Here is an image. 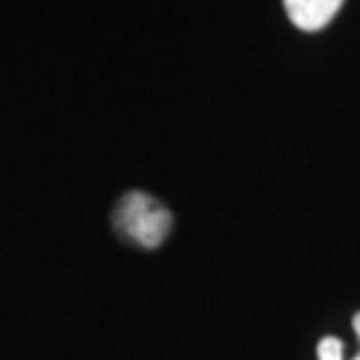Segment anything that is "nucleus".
<instances>
[{
    "label": "nucleus",
    "instance_id": "f257e3e1",
    "mask_svg": "<svg viewBox=\"0 0 360 360\" xmlns=\"http://www.w3.org/2000/svg\"><path fill=\"white\" fill-rule=\"evenodd\" d=\"M115 227L142 248H158L171 232V211L144 193H129L115 211Z\"/></svg>",
    "mask_w": 360,
    "mask_h": 360
},
{
    "label": "nucleus",
    "instance_id": "f03ea898",
    "mask_svg": "<svg viewBox=\"0 0 360 360\" xmlns=\"http://www.w3.org/2000/svg\"><path fill=\"white\" fill-rule=\"evenodd\" d=\"M285 13L299 30L304 32H318L328 25L342 8L345 0H283Z\"/></svg>",
    "mask_w": 360,
    "mask_h": 360
},
{
    "label": "nucleus",
    "instance_id": "7ed1b4c3",
    "mask_svg": "<svg viewBox=\"0 0 360 360\" xmlns=\"http://www.w3.org/2000/svg\"><path fill=\"white\" fill-rule=\"evenodd\" d=\"M318 360H345V345L336 336H326L318 345Z\"/></svg>",
    "mask_w": 360,
    "mask_h": 360
},
{
    "label": "nucleus",
    "instance_id": "20e7f679",
    "mask_svg": "<svg viewBox=\"0 0 360 360\" xmlns=\"http://www.w3.org/2000/svg\"><path fill=\"white\" fill-rule=\"evenodd\" d=\"M352 328H355V334H358V339H360V312L355 315V321H352Z\"/></svg>",
    "mask_w": 360,
    "mask_h": 360
},
{
    "label": "nucleus",
    "instance_id": "39448f33",
    "mask_svg": "<svg viewBox=\"0 0 360 360\" xmlns=\"http://www.w3.org/2000/svg\"><path fill=\"white\" fill-rule=\"evenodd\" d=\"M352 360H360V355H355V358H352Z\"/></svg>",
    "mask_w": 360,
    "mask_h": 360
}]
</instances>
